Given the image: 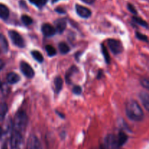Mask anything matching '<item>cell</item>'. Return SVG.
Here are the masks:
<instances>
[{"label":"cell","instance_id":"9a60e30c","mask_svg":"<svg viewBox=\"0 0 149 149\" xmlns=\"http://www.w3.org/2000/svg\"><path fill=\"white\" fill-rule=\"evenodd\" d=\"M9 15H10V11L7 7L4 4H0V18L6 20L8 18Z\"/></svg>","mask_w":149,"mask_h":149},{"label":"cell","instance_id":"1f68e13d","mask_svg":"<svg viewBox=\"0 0 149 149\" xmlns=\"http://www.w3.org/2000/svg\"><path fill=\"white\" fill-rule=\"evenodd\" d=\"M4 66V63L2 60H0V71L3 68V67Z\"/></svg>","mask_w":149,"mask_h":149},{"label":"cell","instance_id":"4fadbf2b","mask_svg":"<svg viewBox=\"0 0 149 149\" xmlns=\"http://www.w3.org/2000/svg\"><path fill=\"white\" fill-rule=\"evenodd\" d=\"M140 99L145 109L149 112V94L146 93H141L140 94Z\"/></svg>","mask_w":149,"mask_h":149},{"label":"cell","instance_id":"7a4b0ae2","mask_svg":"<svg viewBox=\"0 0 149 149\" xmlns=\"http://www.w3.org/2000/svg\"><path fill=\"white\" fill-rule=\"evenodd\" d=\"M28 125V116L26 112L20 111L16 113L13 122V127L15 131L23 133Z\"/></svg>","mask_w":149,"mask_h":149},{"label":"cell","instance_id":"f1b7e54d","mask_svg":"<svg viewBox=\"0 0 149 149\" xmlns=\"http://www.w3.org/2000/svg\"><path fill=\"white\" fill-rule=\"evenodd\" d=\"M73 93L75 95H80L81 93V87L79 85L75 86L73 88Z\"/></svg>","mask_w":149,"mask_h":149},{"label":"cell","instance_id":"5bb4252c","mask_svg":"<svg viewBox=\"0 0 149 149\" xmlns=\"http://www.w3.org/2000/svg\"><path fill=\"white\" fill-rule=\"evenodd\" d=\"M0 49L3 52H7L8 50V42L3 34L0 33Z\"/></svg>","mask_w":149,"mask_h":149},{"label":"cell","instance_id":"9c48e42d","mask_svg":"<svg viewBox=\"0 0 149 149\" xmlns=\"http://www.w3.org/2000/svg\"><path fill=\"white\" fill-rule=\"evenodd\" d=\"M76 11H77V14L83 18H88L92 14L91 11L88 8L84 7V6L79 5V4L76 5Z\"/></svg>","mask_w":149,"mask_h":149},{"label":"cell","instance_id":"f35d334b","mask_svg":"<svg viewBox=\"0 0 149 149\" xmlns=\"http://www.w3.org/2000/svg\"><path fill=\"white\" fill-rule=\"evenodd\" d=\"M99 149H104V148H102V147H101V148H99Z\"/></svg>","mask_w":149,"mask_h":149},{"label":"cell","instance_id":"52a82bcc","mask_svg":"<svg viewBox=\"0 0 149 149\" xmlns=\"http://www.w3.org/2000/svg\"><path fill=\"white\" fill-rule=\"evenodd\" d=\"M27 149H42L39 138L34 135H31L27 141Z\"/></svg>","mask_w":149,"mask_h":149},{"label":"cell","instance_id":"4316f807","mask_svg":"<svg viewBox=\"0 0 149 149\" xmlns=\"http://www.w3.org/2000/svg\"><path fill=\"white\" fill-rule=\"evenodd\" d=\"M141 84L143 87L149 92V79H142L141 81Z\"/></svg>","mask_w":149,"mask_h":149},{"label":"cell","instance_id":"8d00e7d4","mask_svg":"<svg viewBox=\"0 0 149 149\" xmlns=\"http://www.w3.org/2000/svg\"><path fill=\"white\" fill-rule=\"evenodd\" d=\"M1 81H0V89H1Z\"/></svg>","mask_w":149,"mask_h":149},{"label":"cell","instance_id":"8992f818","mask_svg":"<svg viewBox=\"0 0 149 149\" xmlns=\"http://www.w3.org/2000/svg\"><path fill=\"white\" fill-rule=\"evenodd\" d=\"M108 44H109V48L111 50V52L115 55H117V54L121 53L122 52V44L119 41L111 39L108 41Z\"/></svg>","mask_w":149,"mask_h":149},{"label":"cell","instance_id":"277c9868","mask_svg":"<svg viewBox=\"0 0 149 149\" xmlns=\"http://www.w3.org/2000/svg\"><path fill=\"white\" fill-rule=\"evenodd\" d=\"M22 134L17 131L13 130L10 137V146L12 149H17L22 142Z\"/></svg>","mask_w":149,"mask_h":149},{"label":"cell","instance_id":"f546056e","mask_svg":"<svg viewBox=\"0 0 149 149\" xmlns=\"http://www.w3.org/2000/svg\"><path fill=\"white\" fill-rule=\"evenodd\" d=\"M127 8H128V10H129L130 11L131 13H132V14L137 15V10H136V9L135 8V7H134V6L132 5V4H127Z\"/></svg>","mask_w":149,"mask_h":149},{"label":"cell","instance_id":"cb8c5ba5","mask_svg":"<svg viewBox=\"0 0 149 149\" xmlns=\"http://www.w3.org/2000/svg\"><path fill=\"white\" fill-rule=\"evenodd\" d=\"M45 49H46L47 52V55H49V56L52 57L54 56V55H56V49H55L52 45H47Z\"/></svg>","mask_w":149,"mask_h":149},{"label":"cell","instance_id":"603a6c76","mask_svg":"<svg viewBox=\"0 0 149 149\" xmlns=\"http://www.w3.org/2000/svg\"><path fill=\"white\" fill-rule=\"evenodd\" d=\"M101 48H102V52H103V57H104L105 61H106V63L109 64L111 62V59H110V55H109V52H108L107 49H106V47L104 46V45H102Z\"/></svg>","mask_w":149,"mask_h":149},{"label":"cell","instance_id":"d6986e66","mask_svg":"<svg viewBox=\"0 0 149 149\" xmlns=\"http://www.w3.org/2000/svg\"><path fill=\"white\" fill-rule=\"evenodd\" d=\"M31 55L33 56V58L36 60L37 62L39 63H42L44 61L43 55L41 52H39L37 50H33L31 52Z\"/></svg>","mask_w":149,"mask_h":149},{"label":"cell","instance_id":"ac0fdd59","mask_svg":"<svg viewBox=\"0 0 149 149\" xmlns=\"http://www.w3.org/2000/svg\"><path fill=\"white\" fill-rule=\"evenodd\" d=\"M54 84H55V92L57 93H59L63 88V79L60 77H56L54 81Z\"/></svg>","mask_w":149,"mask_h":149},{"label":"cell","instance_id":"7c38bea8","mask_svg":"<svg viewBox=\"0 0 149 149\" xmlns=\"http://www.w3.org/2000/svg\"><path fill=\"white\" fill-rule=\"evenodd\" d=\"M20 77L18 74H17L15 72H10L9 73L7 77V81L9 84H16L20 81Z\"/></svg>","mask_w":149,"mask_h":149},{"label":"cell","instance_id":"30bf717a","mask_svg":"<svg viewBox=\"0 0 149 149\" xmlns=\"http://www.w3.org/2000/svg\"><path fill=\"white\" fill-rule=\"evenodd\" d=\"M42 31L43 33V34L45 36H47V37L54 36L55 34V33H56L55 27L51 26L49 23H45V24L42 25Z\"/></svg>","mask_w":149,"mask_h":149},{"label":"cell","instance_id":"6da1fadb","mask_svg":"<svg viewBox=\"0 0 149 149\" xmlns=\"http://www.w3.org/2000/svg\"><path fill=\"white\" fill-rule=\"evenodd\" d=\"M126 113L130 119L135 122H141L144 117L142 108L135 100H130L126 103Z\"/></svg>","mask_w":149,"mask_h":149},{"label":"cell","instance_id":"d590c367","mask_svg":"<svg viewBox=\"0 0 149 149\" xmlns=\"http://www.w3.org/2000/svg\"><path fill=\"white\" fill-rule=\"evenodd\" d=\"M1 135H2V129H1V127H0V138L1 137Z\"/></svg>","mask_w":149,"mask_h":149},{"label":"cell","instance_id":"44dd1931","mask_svg":"<svg viewBox=\"0 0 149 149\" xmlns=\"http://www.w3.org/2000/svg\"><path fill=\"white\" fill-rule=\"evenodd\" d=\"M58 46H59L58 47H59L60 52L62 54H66L69 52V47H68V45H67L66 43H65V42H61V43L59 44Z\"/></svg>","mask_w":149,"mask_h":149},{"label":"cell","instance_id":"8fae6325","mask_svg":"<svg viewBox=\"0 0 149 149\" xmlns=\"http://www.w3.org/2000/svg\"><path fill=\"white\" fill-rule=\"evenodd\" d=\"M55 29L59 33H63L66 28V21L64 19H58L55 21Z\"/></svg>","mask_w":149,"mask_h":149},{"label":"cell","instance_id":"74e56055","mask_svg":"<svg viewBox=\"0 0 149 149\" xmlns=\"http://www.w3.org/2000/svg\"><path fill=\"white\" fill-rule=\"evenodd\" d=\"M56 1H58V0H53V2H55Z\"/></svg>","mask_w":149,"mask_h":149},{"label":"cell","instance_id":"ba28073f","mask_svg":"<svg viewBox=\"0 0 149 149\" xmlns=\"http://www.w3.org/2000/svg\"><path fill=\"white\" fill-rule=\"evenodd\" d=\"M20 70L21 72L28 78H32L34 76V71L32 67L26 62L20 63Z\"/></svg>","mask_w":149,"mask_h":149},{"label":"cell","instance_id":"83f0119b","mask_svg":"<svg viewBox=\"0 0 149 149\" xmlns=\"http://www.w3.org/2000/svg\"><path fill=\"white\" fill-rule=\"evenodd\" d=\"M135 34H136V37L138 38L139 40L144 41V42H148V37H147L146 35L143 34V33H140V32H138V31L135 33Z\"/></svg>","mask_w":149,"mask_h":149},{"label":"cell","instance_id":"836d02e7","mask_svg":"<svg viewBox=\"0 0 149 149\" xmlns=\"http://www.w3.org/2000/svg\"><path fill=\"white\" fill-rule=\"evenodd\" d=\"M56 11L58 12V13H65L63 10H60V9H56Z\"/></svg>","mask_w":149,"mask_h":149},{"label":"cell","instance_id":"2e32d148","mask_svg":"<svg viewBox=\"0 0 149 149\" xmlns=\"http://www.w3.org/2000/svg\"><path fill=\"white\" fill-rule=\"evenodd\" d=\"M7 110H8V108L5 103H2L0 104V122H2L4 119L7 113Z\"/></svg>","mask_w":149,"mask_h":149},{"label":"cell","instance_id":"5b68a950","mask_svg":"<svg viewBox=\"0 0 149 149\" xmlns=\"http://www.w3.org/2000/svg\"><path fill=\"white\" fill-rule=\"evenodd\" d=\"M105 146L106 149H119V146L117 142V137L114 135H109L105 139Z\"/></svg>","mask_w":149,"mask_h":149},{"label":"cell","instance_id":"d6a6232c","mask_svg":"<svg viewBox=\"0 0 149 149\" xmlns=\"http://www.w3.org/2000/svg\"><path fill=\"white\" fill-rule=\"evenodd\" d=\"M102 74H103V72H102V71H99V72H98V74H97V78L98 79H100V77H101L102 76Z\"/></svg>","mask_w":149,"mask_h":149},{"label":"cell","instance_id":"e575fe53","mask_svg":"<svg viewBox=\"0 0 149 149\" xmlns=\"http://www.w3.org/2000/svg\"><path fill=\"white\" fill-rule=\"evenodd\" d=\"M1 149H7V145H6V144H4V145H3V146L1 147Z\"/></svg>","mask_w":149,"mask_h":149},{"label":"cell","instance_id":"4dcf8cb0","mask_svg":"<svg viewBox=\"0 0 149 149\" xmlns=\"http://www.w3.org/2000/svg\"><path fill=\"white\" fill-rule=\"evenodd\" d=\"M82 1H84V2L87 3V4H93V3L95 2V0H81Z\"/></svg>","mask_w":149,"mask_h":149},{"label":"cell","instance_id":"d4e9b609","mask_svg":"<svg viewBox=\"0 0 149 149\" xmlns=\"http://www.w3.org/2000/svg\"><path fill=\"white\" fill-rule=\"evenodd\" d=\"M32 4H35L36 6L39 7H42L46 4L47 2V0H29Z\"/></svg>","mask_w":149,"mask_h":149},{"label":"cell","instance_id":"ab89813d","mask_svg":"<svg viewBox=\"0 0 149 149\" xmlns=\"http://www.w3.org/2000/svg\"><path fill=\"white\" fill-rule=\"evenodd\" d=\"M17 149H18V148H17Z\"/></svg>","mask_w":149,"mask_h":149},{"label":"cell","instance_id":"ffe728a7","mask_svg":"<svg viewBox=\"0 0 149 149\" xmlns=\"http://www.w3.org/2000/svg\"><path fill=\"white\" fill-rule=\"evenodd\" d=\"M76 71H77V68L75 66L71 67V68H69L68 71V72L66 73V76H65V79H66V81L68 83H71V77H72L73 74H75Z\"/></svg>","mask_w":149,"mask_h":149},{"label":"cell","instance_id":"484cf974","mask_svg":"<svg viewBox=\"0 0 149 149\" xmlns=\"http://www.w3.org/2000/svg\"><path fill=\"white\" fill-rule=\"evenodd\" d=\"M21 20L23 21V23L25 25H27V26H29V25L32 24V23H33V20H32L31 17L28 15H22Z\"/></svg>","mask_w":149,"mask_h":149},{"label":"cell","instance_id":"7402d4cb","mask_svg":"<svg viewBox=\"0 0 149 149\" xmlns=\"http://www.w3.org/2000/svg\"><path fill=\"white\" fill-rule=\"evenodd\" d=\"M132 20H133V21L135 22V23H137V24H138V25H140V26H143V27L148 28V23H147L145 21V20H143L142 18H141V17H136V16H135V17H133Z\"/></svg>","mask_w":149,"mask_h":149},{"label":"cell","instance_id":"3957f363","mask_svg":"<svg viewBox=\"0 0 149 149\" xmlns=\"http://www.w3.org/2000/svg\"><path fill=\"white\" fill-rule=\"evenodd\" d=\"M9 36L11 39L12 42H13L15 45L20 48H23L25 47V42L22 36L15 31H9Z\"/></svg>","mask_w":149,"mask_h":149},{"label":"cell","instance_id":"e0dca14e","mask_svg":"<svg viewBox=\"0 0 149 149\" xmlns=\"http://www.w3.org/2000/svg\"><path fill=\"white\" fill-rule=\"evenodd\" d=\"M127 135L124 132H120L119 133V135L117 137V142L119 144V147H121L122 146H123L125 143L127 141Z\"/></svg>","mask_w":149,"mask_h":149}]
</instances>
